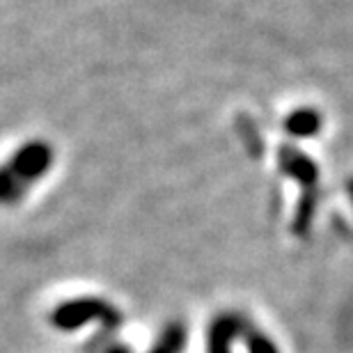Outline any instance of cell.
I'll return each mask as SVG.
<instances>
[{"label":"cell","mask_w":353,"mask_h":353,"mask_svg":"<svg viewBox=\"0 0 353 353\" xmlns=\"http://www.w3.org/2000/svg\"><path fill=\"white\" fill-rule=\"evenodd\" d=\"M287 131L292 133V136H299V138H310L314 136L316 131L321 129V115L312 108H301L292 112V115L287 117Z\"/></svg>","instance_id":"6"},{"label":"cell","mask_w":353,"mask_h":353,"mask_svg":"<svg viewBox=\"0 0 353 353\" xmlns=\"http://www.w3.org/2000/svg\"><path fill=\"white\" fill-rule=\"evenodd\" d=\"M188 344V330L183 323L172 321L161 330L159 340L154 342V347L147 353H183Z\"/></svg>","instance_id":"5"},{"label":"cell","mask_w":353,"mask_h":353,"mask_svg":"<svg viewBox=\"0 0 353 353\" xmlns=\"http://www.w3.org/2000/svg\"><path fill=\"white\" fill-rule=\"evenodd\" d=\"M280 165L289 176H294L296 181H301L303 188L312 190L314 181H316V165L307 157H303L301 152L287 150V147H285L282 154H280Z\"/></svg>","instance_id":"4"},{"label":"cell","mask_w":353,"mask_h":353,"mask_svg":"<svg viewBox=\"0 0 353 353\" xmlns=\"http://www.w3.org/2000/svg\"><path fill=\"white\" fill-rule=\"evenodd\" d=\"M51 326L60 333H76V330L90 326V323H103L108 328H115L122 323V314L115 305L105 303L97 296H81V299L62 301L55 305L48 316Z\"/></svg>","instance_id":"1"},{"label":"cell","mask_w":353,"mask_h":353,"mask_svg":"<svg viewBox=\"0 0 353 353\" xmlns=\"http://www.w3.org/2000/svg\"><path fill=\"white\" fill-rule=\"evenodd\" d=\"M245 321L236 312L214 316L207 330V353H234V342L243 337Z\"/></svg>","instance_id":"2"},{"label":"cell","mask_w":353,"mask_h":353,"mask_svg":"<svg viewBox=\"0 0 353 353\" xmlns=\"http://www.w3.org/2000/svg\"><path fill=\"white\" fill-rule=\"evenodd\" d=\"M23 190V183L17 179L10 168L7 170H0V202H14Z\"/></svg>","instance_id":"8"},{"label":"cell","mask_w":353,"mask_h":353,"mask_svg":"<svg viewBox=\"0 0 353 353\" xmlns=\"http://www.w3.org/2000/svg\"><path fill=\"white\" fill-rule=\"evenodd\" d=\"M53 163V154L48 150V145L44 143H30L14 157L10 170L17 174V179L21 183L28 181H37L39 176H44L46 170Z\"/></svg>","instance_id":"3"},{"label":"cell","mask_w":353,"mask_h":353,"mask_svg":"<svg viewBox=\"0 0 353 353\" xmlns=\"http://www.w3.org/2000/svg\"><path fill=\"white\" fill-rule=\"evenodd\" d=\"M243 347H245V353H280V347L275 344V340L271 335H266L264 330L259 328H252L245 323L243 328Z\"/></svg>","instance_id":"7"},{"label":"cell","mask_w":353,"mask_h":353,"mask_svg":"<svg viewBox=\"0 0 353 353\" xmlns=\"http://www.w3.org/2000/svg\"><path fill=\"white\" fill-rule=\"evenodd\" d=\"M105 353H131V349L124 347V344H115V347H110Z\"/></svg>","instance_id":"9"}]
</instances>
